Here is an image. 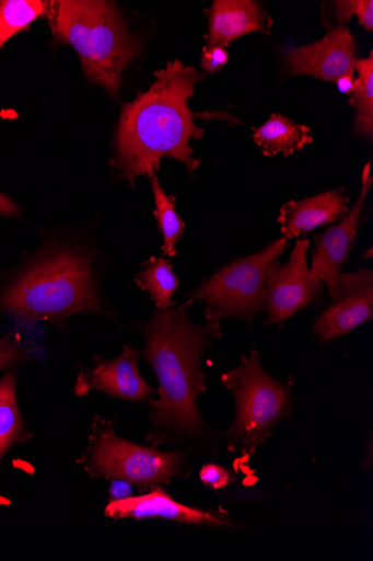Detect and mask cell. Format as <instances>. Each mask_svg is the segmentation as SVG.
Instances as JSON below:
<instances>
[{
  "label": "cell",
  "instance_id": "6",
  "mask_svg": "<svg viewBox=\"0 0 373 561\" xmlns=\"http://www.w3.org/2000/svg\"><path fill=\"white\" fill-rule=\"evenodd\" d=\"M82 465L92 478L123 479L139 488L190 474L187 454L162 451L120 438L112 423L95 419Z\"/></svg>",
  "mask_w": 373,
  "mask_h": 561
},
{
  "label": "cell",
  "instance_id": "7",
  "mask_svg": "<svg viewBox=\"0 0 373 561\" xmlns=\"http://www.w3.org/2000/svg\"><path fill=\"white\" fill-rule=\"evenodd\" d=\"M288 240L281 238L250 256L236 259L188 294L205 305L207 322L238 319L250 323L264 311L265 286Z\"/></svg>",
  "mask_w": 373,
  "mask_h": 561
},
{
  "label": "cell",
  "instance_id": "21",
  "mask_svg": "<svg viewBox=\"0 0 373 561\" xmlns=\"http://www.w3.org/2000/svg\"><path fill=\"white\" fill-rule=\"evenodd\" d=\"M151 188L155 201L154 217L164 239L163 251L166 256L174 257L185 225L176 213L174 198L165 193L155 176L151 178Z\"/></svg>",
  "mask_w": 373,
  "mask_h": 561
},
{
  "label": "cell",
  "instance_id": "11",
  "mask_svg": "<svg viewBox=\"0 0 373 561\" xmlns=\"http://www.w3.org/2000/svg\"><path fill=\"white\" fill-rule=\"evenodd\" d=\"M289 73L325 81L354 77L355 43L347 26L330 30L323 39L287 50Z\"/></svg>",
  "mask_w": 373,
  "mask_h": 561
},
{
  "label": "cell",
  "instance_id": "16",
  "mask_svg": "<svg viewBox=\"0 0 373 561\" xmlns=\"http://www.w3.org/2000/svg\"><path fill=\"white\" fill-rule=\"evenodd\" d=\"M310 128L287 117L273 114L268 123L254 130V140L265 157L284 154L287 158L312 142Z\"/></svg>",
  "mask_w": 373,
  "mask_h": 561
},
{
  "label": "cell",
  "instance_id": "25",
  "mask_svg": "<svg viewBox=\"0 0 373 561\" xmlns=\"http://www.w3.org/2000/svg\"><path fill=\"white\" fill-rule=\"evenodd\" d=\"M230 56L222 46H206L203 48L201 66L208 73L220 71L228 62Z\"/></svg>",
  "mask_w": 373,
  "mask_h": 561
},
{
  "label": "cell",
  "instance_id": "5",
  "mask_svg": "<svg viewBox=\"0 0 373 561\" xmlns=\"http://www.w3.org/2000/svg\"><path fill=\"white\" fill-rule=\"evenodd\" d=\"M222 383L236 402V419L228 432V449L253 456L290 415L291 388L264 370L256 350L249 356H242L240 366L222 376Z\"/></svg>",
  "mask_w": 373,
  "mask_h": 561
},
{
  "label": "cell",
  "instance_id": "9",
  "mask_svg": "<svg viewBox=\"0 0 373 561\" xmlns=\"http://www.w3.org/2000/svg\"><path fill=\"white\" fill-rule=\"evenodd\" d=\"M329 308L313 325V334L322 344L341 337L373 318V273L362 268L342 274Z\"/></svg>",
  "mask_w": 373,
  "mask_h": 561
},
{
  "label": "cell",
  "instance_id": "3",
  "mask_svg": "<svg viewBox=\"0 0 373 561\" xmlns=\"http://www.w3.org/2000/svg\"><path fill=\"white\" fill-rule=\"evenodd\" d=\"M0 312L23 322L65 327L74 314L109 317L101 296L100 275L88 251L50 243L0 286Z\"/></svg>",
  "mask_w": 373,
  "mask_h": 561
},
{
  "label": "cell",
  "instance_id": "15",
  "mask_svg": "<svg viewBox=\"0 0 373 561\" xmlns=\"http://www.w3.org/2000/svg\"><path fill=\"white\" fill-rule=\"evenodd\" d=\"M272 24L259 3L250 0H217L209 11L208 46L230 45L253 32H268Z\"/></svg>",
  "mask_w": 373,
  "mask_h": 561
},
{
  "label": "cell",
  "instance_id": "24",
  "mask_svg": "<svg viewBox=\"0 0 373 561\" xmlns=\"http://www.w3.org/2000/svg\"><path fill=\"white\" fill-rule=\"evenodd\" d=\"M200 481L211 490H223L231 485L235 478L224 467L219 465H207L199 473Z\"/></svg>",
  "mask_w": 373,
  "mask_h": 561
},
{
  "label": "cell",
  "instance_id": "10",
  "mask_svg": "<svg viewBox=\"0 0 373 561\" xmlns=\"http://www.w3.org/2000/svg\"><path fill=\"white\" fill-rule=\"evenodd\" d=\"M361 181V191L353 208L337 225L315 237L310 270L326 285L330 298L336 291L359 232L364 204L373 182L370 163L364 167Z\"/></svg>",
  "mask_w": 373,
  "mask_h": 561
},
{
  "label": "cell",
  "instance_id": "1",
  "mask_svg": "<svg viewBox=\"0 0 373 561\" xmlns=\"http://www.w3.org/2000/svg\"><path fill=\"white\" fill-rule=\"evenodd\" d=\"M193 302L156 309L150 321L137 325L144 342L142 354L159 382L158 398L149 400L152 431L145 439L153 446L176 443L218 456L219 435L202 420L197 399L207 390L202 356L223 333L220 322L193 323Z\"/></svg>",
  "mask_w": 373,
  "mask_h": 561
},
{
  "label": "cell",
  "instance_id": "23",
  "mask_svg": "<svg viewBox=\"0 0 373 561\" xmlns=\"http://www.w3.org/2000/svg\"><path fill=\"white\" fill-rule=\"evenodd\" d=\"M26 359V353L14 335L0 339V370H9Z\"/></svg>",
  "mask_w": 373,
  "mask_h": 561
},
{
  "label": "cell",
  "instance_id": "12",
  "mask_svg": "<svg viewBox=\"0 0 373 561\" xmlns=\"http://www.w3.org/2000/svg\"><path fill=\"white\" fill-rule=\"evenodd\" d=\"M105 517L114 519H165L175 523L233 529L236 524L224 512L202 510L175 501L162 486H155L149 493L110 501L104 510Z\"/></svg>",
  "mask_w": 373,
  "mask_h": 561
},
{
  "label": "cell",
  "instance_id": "14",
  "mask_svg": "<svg viewBox=\"0 0 373 561\" xmlns=\"http://www.w3.org/2000/svg\"><path fill=\"white\" fill-rule=\"evenodd\" d=\"M348 203L343 187L285 203L279 218L283 238L290 240L341 220L349 213Z\"/></svg>",
  "mask_w": 373,
  "mask_h": 561
},
{
  "label": "cell",
  "instance_id": "4",
  "mask_svg": "<svg viewBox=\"0 0 373 561\" xmlns=\"http://www.w3.org/2000/svg\"><path fill=\"white\" fill-rule=\"evenodd\" d=\"M46 16L53 35L75 48L86 76L117 96L142 43L129 33L116 3L60 0L49 2Z\"/></svg>",
  "mask_w": 373,
  "mask_h": 561
},
{
  "label": "cell",
  "instance_id": "27",
  "mask_svg": "<svg viewBox=\"0 0 373 561\" xmlns=\"http://www.w3.org/2000/svg\"><path fill=\"white\" fill-rule=\"evenodd\" d=\"M0 216L7 217H19L21 216V210L16 206V204L8 197L5 194L0 192Z\"/></svg>",
  "mask_w": 373,
  "mask_h": 561
},
{
  "label": "cell",
  "instance_id": "26",
  "mask_svg": "<svg viewBox=\"0 0 373 561\" xmlns=\"http://www.w3.org/2000/svg\"><path fill=\"white\" fill-rule=\"evenodd\" d=\"M109 495L110 501L125 500L133 495V486L126 480L113 479Z\"/></svg>",
  "mask_w": 373,
  "mask_h": 561
},
{
  "label": "cell",
  "instance_id": "8",
  "mask_svg": "<svg viewBox=\"0 0 373 561\" xmlns=\"http://www.w3.org/2000/svg\"><path fill=\"white\" fill-rule=\"evenodd\" d=\"M310 240L299 239L289 262H279L271 268L265 286V324L282 327L311 305H323L326 298L325 284L310 270L307 251Z\"/></svg>",
  "mask_w": 373,
  "mask_h": 561
},
{
  "label": "cell",
  "instance_id": "2",
  "mask_svg": "<svg viewBox=\"0 0 373 561\" xmlns=\"http://www.w3.org/2000/svg\"><path fill=\"white\" fill-rule=\"evenodd\" d=\"M154 76L152 87L124 107L117 130L114 167L131 186L139 176H155L165 158L184 163L190 174L200 165L189 142L205 133L188 101L203 75L176 60Z\"/></svg>",
  "mask_w": 373,
  "mask_h": 561
},
{
  "label": "cell",
  "instance_id": "18",
  "mask_svg": "<svg viewBox=\"0 0 373 561\" xmlns=\"http://www.w3.org/2000/svg\"><path fill=\"white\" fill-rule=\"evenodd\" d=\"M137 285L150 294L156 309L174 308L173 296L179 287L172 264L164 259H151L136 276Z\"/></svg>",
  "mask_w": 373,
  "mask_h": 561
},
{
  "label": "cell",
  "instance_id": "19",
  "mask_svg": "<svg viewBox=\"0 0 373 561\" xmlns=\"http://www.w3.org/2000/svg\"><path fill=\"white\" fill-rule=\"evenodd\" d=\"M358 78L350 93V105L355 108V131L372 138L373 136V54L355 62Z\"/></svg>",
  "mask_w": 373,
  "mask_h": 561
},
{
  "label": "cell",
  "instance_id": "13",
  "mask_svg": "<svg viewBox=\"0 0 373 561\" xmlns=\"http://www.w3.org/2000/svg\"><path fill=\"white\" fill-rule=\"evenodd\" d=\"M140 355L138 350L125 345L118 359L105 360L95 356L94 367L80 373L75 393L85 396L97 390L128 401L148 399L154 390L139 373Z\"/></svg>",
  "mask_w": 373,
  "mask_h": 561
},
{
  "label": "cell",
  "instance_id": "20",
  "mask_svg": "<svg viewBox=\"0 0 373 561\" xmlns=\"http://www.w3.org/2000/svg\"><path fill=\"white\" fill-rule=\"evenodd\" d=\"M49 2L42 0H0V49L35 20L47 15Z\"/></svg>",
  "mask_w": 373,
  "mask_h": 561
},
{
  "label": "cell",
  "instance_id": "22",
  "mask_svg": "<svg viewBox=\"0 0 373 561\" xmlns=\"http://www.w3.org/2000/svg\"><path fill=\"white\" fill-rule=\"evenodd\" d=\"M338 20L341 24L349 23L357 15L360 25L368 32L373 31V2L372 0H358V2H336Z\"/></svg>",
  "mask_w": 373,
  "mask_h": 561
},
{
  "label": "cell",
  "instance_id": "28",
  "mask_svg": "<svg viewBox=\"0 0 373 561\" xmlns=\"http://www.w3.org/2000/svg\"><path fill=\"white\" fill-rule=\"evenodd\" d=\"M354 77H343L337 81L338 89L342 93L350 94L354 88Z\"/></svg>",
  "mask_w": 373,
  "mask_h": 561
},
{
  "label": "cell",
  "instance_id": "17",
  "mask_svg": "<svg viewBox=\"0 0 373 561\" xmlns=\"http://www.w3.org/2000/svg\"><path fill=\"white\" fill-rule=\"evenodd\" d=\"M26 438L16 398V377L9 373L0 378V461L14 444Z\"/></svg>",
  "mask_w": 373,
  "mask_h": 561
}]
</instances>
